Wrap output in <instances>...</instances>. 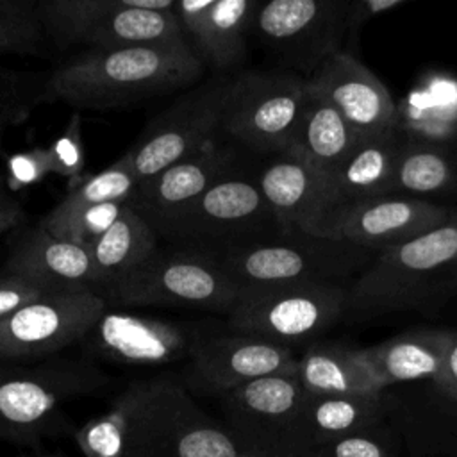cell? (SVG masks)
Segmentation results:
<instances>
[{
  "instance_id": "cell-1",
  "label": "cell",
  "mask_w": 457,
  "mask_h": 457,
  "mask_svg": "<svg viewBox=\"0 0 457 457\" xmlns=\"http://www.w3.org/2000/svg\"><path fill=\"white\" fill-rule=\"evenodd\" d=\"M204 70L187 43L75 52L52 71L37 100L91 111L120 109L189 89Z\"/></svg>"
},
{
  "instance_id": "cell-2",
  "label": "cell",
  "mask_w": 457,
  "mask_h": 457,
  "mask_svg": "<svg viewBox=\"0 0 457 457\" xmlns=\"http://www.w3.org/2000/svg\"><path fill=\"white\" fill-rule=\"evenodd\" d=\"M457 296V211L437 228L378 252L348 284L346 316L437 312Z\"/></svg>"
},
{
  "instance_id": "cell-3",
  "label": "cell",
  "mask_w": 457,
  "mask_h": 457,
  "mask_svg": "<svg viewBox=\"0 0 457 457\" xmlns=\"http://www.w3.org/2000/svg\"><path fill=\"white\" fill-rule=\"evenodd\" d=\"M175 0H43L36 4L46 39L57 50L111 52L187 43Z\"/></svg>"
},
{
  "instance_id": "cell-4",
  "label": "cell",
  "mask_w": 457,
  "mask_h": 457,
  "mask_svg": "<svg viewBox=\"0 0 457 457\" xmlns=\"http://www.w3.org/2000/svg\"><path fill=\"white\" fill-rule=\"evenodd\" d=\"M239 293L296 286L345 284L359 275L377 253L328 237L277 234L214 253Z\"/></svg>"
},
{
  "instance_id": "cell-5",
  "label": "cell",
  "mask_w": 457,
  "mask_h": 457,
  "mask_svg": "<svg viewBox=\"0 0 457 457\" xmlns=\"http://www.w3.org/2000/svg\"><path fill=\"white\" fill-rule=\"evenodd\" d=\"M107 377L82 359H59L37 366L0 362V441L37 446L66 428L62 405L93 395Z\"/></svg>"
},
{
  "instance_id": "cell-6",
  "label": "cell",
  "mask_w": 457,
  "mask_h": 457,
  "mask_svg": "<svg viewBox=\"0 0 457 457\" xmlns=\"http://www.w3.org/2000/svg\"><path fill=\"white\" fill-rule=\"evenodd\" d=\"M223 425L202 411L182 382L143 380L125 457H239Z\"/></svg>"
},
{
  "instance_id": "cell-7",
  "label": "cell",
  "mask_w": 457,
  "mask_h": 457,
  "mask_svg": "<svg viewBox=\"0 0 457 457\" xmlns=\"http://www.w3.org/2000/svg\"><path fill=\"white\" fill-rule=\"evenodd\" d=\"M102 298L129 307H187L228 314L237 287L214 253L180 246L159 248L145 264L107 287Z\"/></svg>"
},
{
  "instance_id": "cell-8",
  "label": "cell",
  "mask_w": 457,
  "mask_h": 457,
  "mask_svg": "<svg viewBox=\"0 0 457 457\" xmlns=\"http://www.w3.org/2000/svg\"><path fill=\"white\" fill-rule=\"evenodd\" d=\"M273 214L257 179L230 170L159 230V237L220 253L225 248L277 236Z\"/></svg>"
},
{
  "instance_id": "cell-9",
  "label": "cell",
  "mask_w": 457,
  "mask_h": 457,
  "mask_svg": "<svg viewBox=\"0 0 457 457\" xmlns=\"http://www.w3.org/2000/svg\"><path fill=\"white\" fill-rule=\"evenodd\" d=\"M307 80L296 73L241 71L230 77L221 134L259 154H284L307 105Z\"/></svg>"
},
{
  "instance_id": "cell-10",
  "label": "cell",
  "mask_w": 457,
  "mask_h": 457,
  "mask_svg": "<svg viewBox=\"0 0 457 457\" xmlns=\"http://www.w3.org/2000/svg\"><path fill=\"white\" fill-rule=\"evenodd\" d=\"M348 284L321 282L239 293L228 311V327L293 348L309 343L346 316Z\"/></svg>"
},
{
  "instance_id": "cell-11",
  "label": "cell",
  "mask_w": 457,
  "mask_h": 457,
  "mask_svg": "<svg viewBox=\"0 0 457 457\" xmlns=\"http://www.w3.org/2000/svg\"><path fill=\"white\" fill-rule=\"evenodd\" d=\"M228 84V75H214L195 84L145 125L127 150L137 184L221 136Z\"/></svg>"
},
{
  "instance_id": "cell-12",
  "label": "cell",
  "mask_w": 457,
  "mask_h": 457,
  "mask_svg": "<svg viewBox=\"0 0 457 457\" xmlns=\"http://www.w3.org/2000/svg\"><path fill=\"white\" fill-rule=\"evenodd\" d=\"M346 0H271L259 4L252 32L284 66L305 80L341 52Z\"/></svg>"
},
{
  "instance_id": "cell-13",
  "label": "cell",
  "mask_w": 457,
  "mask_h": 457,
  "mask_svg": "<svg viewBox=\"0 0 457 457\" xmlns=\"http://www.w3.org/2000/svg\"><path fill=\"white\" fill-rule=\"evenodd\" d=\"M105 312L95 291L46 293L0 320V362L41 359L87 337Z\"/></svg>"
},
{
  "instance_id": "cell-14",
  "label": "cell",
  "mask_w": 457,
  "mask_h": 457,
  "mask_svg": "<svg viewBox=\"0 0 457 457\" xmlns=\"http://www.w3.org/2000/svg\"><path fill=\"white\" fill-rule=\"evenodd\" d=\"M305 396L296 375H270L220 396L223 427L241 453L284 457L291 421Z\"/></svg>"
},
{
  "instance_id": "cell-15",
  "label": "cell",
  "mask_w": 457,
  "mask_h": 457,
  "mask_svg": "<svg viewBox=\"0 0 457 457\" xmlns=\"http://www.w3.org/2000/svg\"><path fill=\"white\" fill-rule=\"evenodd\" d=\"M296 355L282 346L246 334L200 336L184 373V387L221 396L243 384L270 377L295 375Z\"/></svg>"
},
{
  "instance_id": "cell-16",
  "label": "cell",
  "mask_w": 457,
  "mask_h": 457,
  "mask_svg": "<svg viewBox=\"0 0 457 457\" xmlns=\"http://www.w3.org/2000/svg\"><path fill=\"white\" fill-rule=\"evenodd\" d=\"M278 234L327 237L339 209L327 175L305 161L278 154L257 175Z\"/></svg>"
},
{
  "instance_id": "cell-17",
  "label": "cell",
  "mask_w": 457,
  "mask_h": 457,
  "mask_svg": "<svg viewBox=\"0 0 457 457\" xmlns=\"http://www.w3.org/2000/svg\"><path fill=\"white\" fill-rule=\"evenodd\" d=\"M307 93L334 107L361 139L398 125L396 105L384 82L350 54L325 59L307 79Z\"/></svg>"
},
{
  "instance_id": "cell-18",
  "label": "cell",
  "mask_w": 457,
  "mask_h": 457,
  "mask_svg": "<svg viewBox=\"0 0 457 457\" xmlns=\"http://www.w3.org/2000/svg\"><path fill=\"white\" fill-rule=\"evenodd\" d=\"M455 207L403 195H387L346 209L327 237L373 253L400 246L446 223Z\"/></svg>"
},
{
  "instance_id": "cell-19",
  "label": "cell",
  "mask_w": 457,
  "mask_h": 457,
  "mask_svg": "<svg viewBox=\"0 0 457 457\" xmlns=\"http://www.w3.org/2000/svg\"><path fill=\"white\" fill-rule=\"evenodd\" d=\"M200 336L180 323L105 311L84 343L91 353L111 362L162 366L187 359Z\"/></svg>"
},
{
  "instance_id": "cell-20",
  "label": "cell",
  "mask_w": 457,
  "mask_h": 457,
  "mask_svg": "<svg viewBox=\"0 0 457 457\" xmlns=\"http://www.w3.org/2000/svg\"><path fill=\"white\" fill-rule=\"evenodd\" d=\"M230 170H234V152L220 136L193 155L137 184L129 205L159 234L166 223Z\"/></svg>"
},
{
  "instance_id": "cell-21",
  "label": "cell",
  "mask_w": 457,
  "mask_h": 457,
  "mask_svg": "<svg viewBox=\"0 0 457 457\" xmlns=\"http://www.w3.org/2000/svg\"><path fill=\"white\" fill-rule=\"evenodd\" d=\"M257 5V0H180L175 14L204 68L227 75L246 59Z\"/></svg>"
},
{
  "instance_id": "cell-22",
  "label": "cell",
  "mask_w": 457,
  "mask_h": 457,
  "mask_svg": "<svg viewBox=\"0 0 457 457\" xmlns=\"http://www.w3.org/2000/svg\"><path fill=\"white\" fill-rule=\"evenodd\" d=\"M384 421H387L384 391L341 396L305 391L287 432L284 457H305L316 448L370 430Z\"/></svg>"
},
{
  "instance_id": "cell-23",
  "label": "cell",
  "mask_w": 457,
  "mask_h": 457,
  "mask_svg": "<svg viewBox=\"0 0 457 457\" xmlns=\"http://www.w3.org/2000/svg\"><path fill=\"white\" fill-rule=\"evenodd\" d=\"M387 421L416 452L457 457V396L432 382L384 389Z\"/></svg>"
},
{
  "instance_id": "cell-24",
  "label": "cell",
  "mask_w": 457,
  "mask_h": 457,
  "mask_svg": "<svg viewBox=\"0 0 457 457\" xmlns=\"http://www.w3.org/2000/svg\"><path fill=\"white\" fill-rule=\"evenodd\" d=\"M5 271L45 293L95 291L87 245L54 237L41 227L27 232L12 246Z\"/></svg>"
},
{
  "instance_id": "cell-25",
  "label": "cell",
  "mask_w": 457,
  "mask_h": 457,
  "mask_svg": "<svg viewBox=\"0 0 457 457\" xmlns=\"http://www.w3.org/2000/svg\"><path fill=\"white\" fill-rule=\"evenodd\" d=\"M387 195H403L434 204L455 200L457 136L405 134Z\"/></svg>"
},
{
  "instance_id": "cell-26",
  "label": "cell",
  "mask_w": 457,
  "mask_h": 457,
  "mask_svg": "<svg viewBox=\"0 0 457 457\" xmlns=\"http://www.w3.org/2000/svg\"><path fill=\"white\" fill-rule=\"evenodd\" d=\"M450 328L418 327L359 348L380 389L432 382L441 368Z\"/></svg>"
},
{
  "instance_id": "cell-27",
  "label": "cell",
  "mask_w": 457,
  "mask_h": 457,
  "mask_svg": "<svg viewBox=\"0 0 457 457\" xmlns=\"http://www.w3.org/2000/svg\"><path fill=\"white\" fill-rule=\"evenodd\" d=\"M403 141L405 132L398 125L389 132L362 139L328 177L339 216L361 202L387 195Z\"/></svg>"
},
{
  "instance_id": "cell-28",
  "label": "cell",
  "mask_w": 457,
  "mask_h": 457,
  "mask_svg": "<svg viewBox=\"0 0 457 457\" xmlns=\"http://www.w3.org/2000/svg\"><path fill=\"white\" fill-rule=\"evenodd\" d=\"M93 289L105 291L159 250L155 230L127 204L118 218L89 245Z\"/></svg>"
},
{
  "instance_id": "cell-29",
  "label": "cell",
  "mask_w": 457,
  "mask_h": 457,
  "mask_svg": "<svg viewBox=\"0 0 457 457\" xmlns=\"http://www.w3.org/2000/svg\"><path fill=\"white\" fill-rule=\"evenodd\" d=\"M361 141L357 132L334 107L309 95L296 134L284 154H291L330 177Z\"/></svg>"
},
{
  "instance_id": "cell-30",
  "label": "cell",
  "mask_w": 457,
  "mask_h": 457,
  "mask_svg": "<svg viewBox=\"0 0 457 457\" xmlns=\"http://www.w3.org/2000/svg\"><path fill=\"white\" fill-rule=\"evenodd\" d=\"M311 395H371L380 386L361 357L359 348L337 343H314L298 359L295 371Z\"/></svg>"
},
{
  "instance_id": "cell-31",
  "label": "cell",
  "mask_w": 457,
  "mask_h": 457,
  "mask_svg": "<svg viewBox=\"0 0 457 457\" xmlns=\"http://www.w3.org/2000/svg\"><path fill=\"white\" fill-rule=\"evenodd\" d=\"M143 380L132 382L100 416L91 418L73 432L84 457H125L134 412L141 396Z\"/></svg>"
},
{
  "instance_id": "cell-32",
  "label": "cell",
  "mask_w": 457,
  "mask_h": 457,
  "mask_svg": "<svg viewBox=\"0 0 457 457\" xmlns=\"http://www.w3.org/2000/svg\"><path fill=\"white\" fill-rule=\"evenodd\" d=\"M136 186L137 180L132 171L130 157L125 152L111 166L71 189L43 220H61L87 207L102 205L107 202L129 204Z\"/></svg>"
},
{
  "instance_id": "cell-33",
  "label": "cell",
  "mask_w": 457,
  "mask_h": 457,
  "mask_svg": "<svg viewBox=\"0 0 457 457\" xmlns=\"http://www.w3.org/2000/svg\"><path fill=\"white\" fill-rule=\"evenodd\" d=\"M48 39L32 2L0 0V55H45Z\"/></svg>"
},
{
  "instance_id": "cell-34",
  "label": "cell",
  "mask_w": 457,
  "mask_h": 457,
  "mask_svg": "<svg viewBox=\"0 0 457 457\" xmlns=\"http://www.w3.org/2000/svg\"><path fill=\"white\" fill-rule=\"evenodd\" d=\"M398 434L389 421L370 430L337 439L312 450L305 457H398Z\"/></svg>"
},
{
  "instance_id": "cell-35",
  "label": "cell",
  "mask_w": 457,
  "mask_h": 457,
  "mask_svg": "<svg viewBox=\"0 0 457 457\" xmlns=\"http://www.w3.org/2000/svg\"><path fill=\"white\" fill-rule=\"evenodd\" d=\"M405 0H355L348 2V12L345 21V39L341 52L355 57V50L361 41L362 29L377 16H382L396 7H402Z\"/></svg>"
},
{
  "instance_id": "cell-36",
  "label": "cell",
  "mask_w": 457,
  "mask_h": 457,
  "mask_svg": "<svg viewBox=\"0 0 457 457\" xmlns=\"http://www.w3.org/2000/svg\"><path fill=\"white\" fill-rule=\"evenodd\" d=\"M43 295L46 293L32 282L5 271L0 275V320L7 318L9 314L16 312Z\"/></svg>"
},
{
  "instance_id": "cell-37",
  "label": "cell",
  "mask_w": 457,
  "mask_h": 457,
  "mask_svg": "<svg viewBox=\"0 0 457 457\" xmlns=\"http://www.w3.org/2000/svg\"><path fill=\"white\" fill-rule=\"evenodd\" d=\"M9 171L16 184H29L39 179L46 171H52L48 150H34L30 154L12 157L9 161Z\"/></svg>"
},
{
  "instance_id": "cell-38",
  "label": "cell",
  "mask_w": 457,
  "mask_h": 457,
  "mask_svg": "<svg viewBox=\"0 0 457 457\" xmlns=\"http://www.w3.org/2000/svg\"><path fill=\"white\" fill-rule=\"evenodd\" d=\"M50 168L59 173H73V170L82 162V150L77 129L73 132L62 136L54 148L48 150Z\"/></svg>"
},
{
  "instance_id": "cell-39",
  "label": "cell",
  "mask_w": 457,
  "mask_h": 457,
  "mask_svg": "<svg viewBox=\"0 0 457 457\" xmlns=\"http://www.w3.org/2000/svg\"><path fill=\"white\" fill-rule=\"evenodd\" d=\"M432 384L445 395L457 396V328H450L441 368Z\"/></svg>"
},
{
  "instance_id": "cell-40",
  "label": "cell",
  "mask_w": 457,
  "mask_h": 457,
  "mask_svg": "<svg viewBox=\"0 0 457 457\" xmlns=\"http://www.w3.org/2000/svg\"><path fill=\"white\" fill-rule=\"evenodd\" d=\"M25 220L21 205L7 193L4 179L0 177V234L16 228Z\"/></svg>"
},
{
  "instance_id": "cell-41",
  "label": "cell",
  "mask_w": 457,
  "mask_h": 457,
  "mask_svg": "<svg viewBox=\"0 0 457 457\" xmlns=\"http://www.w3.org/2000/svg\"><path fill=\"white\" fill-rule=\"evenodd\" d=\"M18 457H64V455H57V453H23Z\"/></svg>"
},
{
  "instance_id": "cell-42",
  "label": "cell",
  "mask_w": 457,
  "mask_h": 457,
  "mask_svg": "<svg viewBox=\"0 0 457 457\" xmlns=\"http://www.w3.org/2000/svg\"><path fill=\"white\" fill-rule=\"evenodd\" d=\"M239 457H261V455H252V453H239Z\"/></svg>"
}]
</instances>
